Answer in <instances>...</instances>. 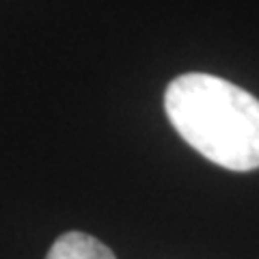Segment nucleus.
Returning a JSON list of instances; mask_svg holds the SVG:
<instances>
[{"label":"nucleus","instance_id":"f257e3e1","mask_svg":"<svg viewBox=\"0 0 259 259\" xmlns=\"http://www.w3.org/2000/svg\"><path fill=\"white\" fill-rule=\"evenodd\" d=\"M164 110L177 134L209 162L229 171L259 168V100L212 74L171 80Z\"/></svg>","mask_w":259,"mask_h":259},{"label":"nucleus","instance_id":"f03ea898","mask_svg":"<svg viewBox=\"0 0 259 259\" xmlns=\"http://www.w3.org/2000/svg\"><path fill=\"white\" fill-rule=\"evenodd\" d=\"M46 259H117L115 253L97 238L82 231L63 233L48 250Z\"/></svg>","mask_w":259,"mask_h":259}]
</instances>
